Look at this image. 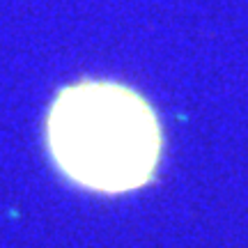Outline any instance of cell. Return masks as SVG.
I'll list each match as a JSON object with an SVG mask.
<instances>
[{"mask_svg": "<svg viewBox=\"0 0 248 248\" xmlns=\"http://www.w3.org/2000/svg\"><path fill=\"white\" fill-rule=\"evenodd\" d=\"M51 156L64 177L97 193H126L154 177L161 126L136 90L80 80L55 97L46 120Z\"/></svg>", "mask_w": 248, "mask_h": 248, "instance_id": "1", "label": "cell"}]
</instances>
